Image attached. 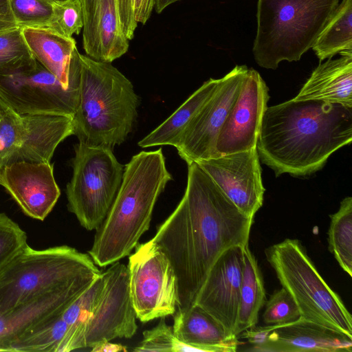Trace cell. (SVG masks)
<instances>
[{
    "instance_id": "6da1fadb",
    "label": "cell",
    "mask_w": 352,
    "mask_h": 352,
    "mask_svg": "<svg viewBox=\"0 0 352 352\" xmlns=\"http://www.w3.org/2000/svg\"><path fill=\"white\" fill-rule=\"evenodd\" d=\"M253 222L197 162L188 164L185 193L152 239L175 270L178 309L195 304L209 271L225 250L248 244Z\"/></svg>"
},
{
    "instance_id": "ac0fdd59",
    "label": "cell",
    "mask_w": 352,
    "mask_h": 352,
    "mask_svg": "<svg viewBox=\"0 0 352 352\" xmlns=\"http://www.w3.org/2000/svg\"><path fill=\"white\" fill-rule=\"evenodd\" d=\"M0 185L26 215L40 221L50 213L60 195L50 162L8 164L0 170Z\"/></svg>"
},
{
    "instance_id": "7c38bea8",
    "label": "cell",
    "mask_w": 352,
    "mask_h": 352,
    "mask_svg": "<svg viewBox=\"0 0 352 352\" xmlns=\"http://www.w3.org/2000/svg\"><path fill=\"white\" fill-rule=\"evenodd\" d=\"M248 69L245 65H236L219 78L212 95L184 129L175 148L187 164L218 157V135L238 96Z\"/></svg>"
},
{
    "instance_id": "603a6c76",
    "label": "cell",
    "mask_w": 352,
    "mask_h": 352,
    "mask_svg": "<svg viewBox=\"0 0 352 352\" xmlns=\"http://www.w3.org/2000/svg\"><path fill=\"white\" fill-rule=\"evenodd\" d=\"M22 32L32 56L65 86H69L70 59L76 47L75 39L47 28H23Z\"/></svg>"
},
{
    "instance_id": "83f0119b",
    "label": "cell",
    "mask_w": 352,
    "mask_h": 352,
    "mask_svg": "<svg viewBox=\"0 0 352 352\" xmlns=\"http://www.w3.org/2000/svg\"><path fill=\"white\" fill-rule=\"evenodd\" d=\"M330 218L329 250L341 268L352 276V197L343 199Z\"/></svg>"
},
{
    "instance_id": "44dd1931",
    "label": "cell",
    "mask_w": 352,
    "mask_h": 352,
    "mask_svg": "<svg viewBox=\"0 0 352 352\" xmlns=\"http://www.w3.org/2000/svg\"><path fill=\"white\" fill-rule=\"evenodd\" d=\"M175 314L173 329L182 342L194 347L197 351L237 350V336L197 305L178 309Z\"/></svg>"
},
{
    "instance_id": "ba28073f",
    "label": "cell",
    "mask_w": 352,
    "mask_h": 352,
    "mask_svg": "<svg viewBox=\"0 0 352 352\" xmlns=\"http://www.w3.org/2000/svg\"><path fill=\"white\" fill-rule=\"evenodd\" d=\"M73 174L67 184L68 210L87 230H97L106 218L120 187L124 166L108 146H74Z\"/></svg>"
},
{
    "instance_id": "d6986e66",
    "label": "cell",
    "mask_w": 352,
    "mask_h": 352,
    "mask_svg": "<svg viewBox=\"0 0 352 352\" xmlns=\"http://www.w3.org/2000/svg\"><path fill=\"white\" fill-rule=\"evenodd\" d=\"M83 18L82 46L89 57L112 63L126 53L129 41L120 25L117 0H79Z\"/></svg>"
},
{
    "instance_id": "52a82bcc",
    "label": "cell",
    "mask_w": 352,
    "mask_h": 352,
    "mask_svg": "<svg viewBox=\"0 0 352 352\" xmlns=\"http://www.w3.org/2000/svg\"><path fill=\"white\" fill-rule=\"evenodd\" d=\"M266 259L292 296L302 318L352 338V317L322 278L300 241L287 239L265 250Z\"/></svg>"
},
{
    "instance_id": "f546056e",
    "label": "cell",
    "mask_w": 352,
    "mask_h": 352,
    "mask_svg": "<svg viewBox=\"0 0 352 352\" xmlns=\"http://www.w3.org/2000/svg\"><path fill=\"white\" fill-rule=\"evenodd\" d=\"M17 26L47 28L54 4L58 0H9Z\"/></svg>"
},
{
    "instance_id": "8fae6325",
    "label": "cell",
    "mask_w": 352,
    "mask_h": 352,
    "mask_svg": "<svg viewBox=\"0 0 352 352\" xmlns=\"http://www.w3.org/2000/svg\"><path fill=\"white\" fill-rule=\"evenodd\" d=\"M72 135V116L20 114L8 107L0 116V170L17 162H50L58 145Z\"/></svg>"
},
{
    "instance_id": "74e56055",
    "label": "cell",
    "mask_w": 352,
    "mask_h": 352,
    "mask_svg": "<svg viewBox=\"0 0 352 352\" xmlns=\"http://www.w3.org/2000/svg\"><path fill=\"white\" fill-rule=\"evenodd\" d=\"M91 349V351L94 352H118L126 351L125 346L120 344L111 343L109 341L100 342Z\"/></svg>"
},
{
    "instance_id": "7402d4cb",
    "label": "cell",
    "mask_w": 352,
    "mask_h": 352,
    "mask_svg": "<svg viewBox=\"0 0 352 352\" xmlns=\"http://www.w3.org/2000/svg\"><path fill=\"white\" fill-rule=\"evenodd\" d=\"M328 58L312 72L294 99L321 100L352 108V52Z\"/></svg>"
},
{
    "instance_id": "9c48e42d",
    "label": "cell",
    "mask_w": 352,
    "mask_h": 352,
    "mask_svg": "<svg viewBox=\"0 0 352 352\" xmlns=\"http://www.w3.org/2000/svg\"><path fill=\"white\" fill-rule=\"evenodd\" d=\"M79 53L76 47L70 59L69 86L34 58L17 68L0 72V98L20 114L73 117L79 101Z\"/></svg>"
},
{
    "instance_id": "5bb4252c",
    "label": "cell",
    "mask_w": 352,
    "mask_h": 352,
    "mask_svg": "<svg viewBox=\"0 0 352 352\" xmlns=\"http://www.w3.org/2000/svg\"><path fill=\"white\" fill-rule=\"evenodd\" d=\"M268 91L260 74L248 68L238 96L218 135V157L256 148L270 99Z\"/></svg>"
},
{
    "instance_id": "4316f807",
    "label": "cell",
    "mask_w": 352,
    "mask_h": 352,
    "mask_svg": "<svg viewBox=\"0 0 352 352\" xmlns=\"http://www.w3.org/2000/svg\"><path fill=\"white\" fill-rule=\"evenodd\" d=\"M102 287L101 273L60 314L68 327L65 352L86 348V324Z\"/></svg>"
},
{
    "instance_id": "2e32d148",
    "label": "cell",
    "mask_w": 352,
    "mask_h": 352,
    "mask_svg": "<svg viewBox=\"0 0 352 352\" xmlns=\"http://www.w3.org/2000/svg\"><path fill=\"white\" fill-rule=\"evenodd\" d=\"M259 160L253 148L196 162L240 211L254 218L263 205L265 190Z\"/></svg>"
},
{
    "instance_id": "cb8c5ba5",
    "label": "cell",
    "mask_w": 352,
    "mask_h": 352,
    "mask_svg": "<svg viewBox=\"0 0 352 352\" xmlns=\"http://www.w3.org/2000/svg\"><path fill=\"white\" fill-rule=\"evenodd\" d=\"M219 79L210 78L197 89L164 122L138 142L141 148L170 145L175 147L184 129L212 95Z\"/></svg>"
},
{
    "instance_id": "3957f363",
    "label": "cell",
    "mask_w": 352,
    "mask_h": 352,
    "mask_svg": "<svg viewBox=\"0 0 352 352\" xmlns=\"http://www.w3.org/2000/svg\"><path fill=\"white\" fill-rule=\"evenodd\" d=\"M162 149L141 151L124 166L122 181L114 201L96 230L89 254L100 267L129 256L146 232L154 206L172 180Z\"/></svg>"
},
{
    "instance_id": "5b68a950",
    "label": "cell",
    "mask_w": 352,
    "mask_h": 352,
    "mask_svg": "<svg viewBox=\"0 0 352 352\" xmlns=\"http://www.w3.org/2000/svg\"><path fill=\"white\" fill-rule=\"evenodd\" d=\"M101 271L89 254L67 245L37 250L29 245L0 271V316L77 284Z\"/></svg>"
},
{
    "instance_id": "d4e9b609",
    "label": "cell",
    "mask_w": 352,
    "mask_h": 352,
    "mask_svg": "<svg viewBox=\"0 0 352 352\" xmlns=\"http://www.w3.org/2000/svg\"><path fill=\"white\" fill-rule=\"evenodd\" d=\"M243 261L239 311L234 331L236 336L256 326L258 313L266 300L262 274L248 244L244 247Z\"/></svg>"
},
{
    "instance_id": "e575fe53",
    "label": "cell",
    "mask_w": 352,
    "mask_h": 352,
    "mask_svg": "<svg viewBox=\"0 0 352 352\" xmlns=\"http://www.w3.org/2000/svg\"><path fill=\"white\" fill-rule=\"evenodd\" d=\"M117 5L122 30L130 41L138 26L134 14V0H117Z\"/></svg>"
},
{
    "instance_id": "1f68e13d",
    "label": "cell",
    "mask_w": 352,
    "mask_h": 352,
    "mask_svg": "<svg viewBox=\"0 0 352 352\" xmlns=\"http://www.w3.org/2000/svg\"><path fill=\"white\" fill-rule=\"evenodd\" d=\"M47 28L67 37L78 35L83 28L82 8L79 0H58L53 6Z\"/></svg>"
},
{
    "instance_id": "484cf974",
    "label": "cell",
    "mask_w": 352,
    "mask_h": 352,
    "mask_svg": "<svg viewBox=\"0 0 352 352\" xmlns=\"http://www.w3.org/2000/svg\"><path fill=\"white\" fill-rule=\"evenodd\" d=\"M311 48L320 62L352 52V0L338 5Z\"/></svg>"
},
{
    "instance_id": "d590c367",
    "label": "cell",
    "mask_w": 352,
    "mask_h": 352,
    "mask_svg": "<svg viewBox=\"0 0 352 352\" xmlns=\"http://www.w3.org/2000/svg\"><path fill=\"white\" fill-rule=\"evenodd\" d=\"M9 0H0V34L17 28Z\"/></svg>"
},
{
    "instance_id": "ab89813d",
    "label": "cell",
    "mask_w": 352,
    "mask_h": 352,
    "mask_svg": "<svg viewBox=\"0 0 352 352\" xmlns=\"http://www.w3.org/2000/svg\"><path fill=\"white\" fill-rule=\"evenodd\" d=\"M8 108V107L5 104V103L0 98V116L3 113V112Z\"/></svg>"
},
{
    "instance_id": "4fadbf2b",
    "label": "cell",
    "mask_w": 352,
    "mask_h": 352,
    "mask_svg": "<svg viewBox=\"0 0 352 352\" xmlns=\"http://www.w3.org/2000/svg\"><path fill=\"white\" fill-rule=\"evenodd\" d=\"M102 275L103 287L86 324V348L117 338H130L138 329L127 266L117 261Z\"/></svg>"
},
{
    "instance_id": "30bf717a",
    "label": "cell",
    "mask_w": 352,
    "mask_h": 352,
    "mask_svg": "<svg viewBox=\"0 0 352 352\" xmlns=\"http://www.w3.org/2000/svg\"><path fill=\"white\" fill-rule=\"evenodd\" d=\"M127 265L129 289L136 318L142 322L173 315L178 305L175 270L153 240L138 243Z\"/></svg>"
},
{
    "instance_id": "277c9868",
    "label": "cell",
    "mask_w": 352,
    "mask_h": 352,
    "mask_svg": "<svg viewBox=\"0 0 352 352\" xmlns=\"http://www.w3.org/2000/svg\"><path fill=\"white\" fill-rule=\"evenodd\" d=\"M79 101L73 135L89 146L113 148L132 131L140 104L131 82L111 63L79 53Z\"/></svg>"
},
{
    "instance_id": "f35d334b",
    "label": "cell",
    "mask_w": 352,
    "mask_h": 352,
    "mask_svg": "<svg viewBox=\"0 0 352 352\" xmlns=\"http://www.w3.org/2000/svg\"><path fill=\"white\" fill-rule=\"evenodd\" d=\"M181 0H154V10L157 14L162 12L168 6Z\"/></svg>"
},
{
    "instance_id": "8d00e7d4",
    "label": "cell",
    "mask_w": 352,
    "mask_h": 352,
    "mask_svg": "<svg viewBox=\"0 0 352 352\" xmlns=\"http://www.w3.org/2000/svg\"><path fill=\"white\" fill-rule=\"evenodd\" d=\"M154 9V0H134V14L137 23L146 24Z\"/></svg>"
},
{
    "instance_id": "8992f818",
    "label": "cell",
    "mask_w": 352,
    "mask_h": 352,
    "mask_svg": "<svg viewBox=\"0 0 352 352\" xmlns=\"http://www.w3.org/2000/svg\"><path fill=\"white\" fill-rule=\"evenodd\" d=\"M339 0H258L252 52L261 67L298 61L331 18Z\"/></svg>"
},
{
    "instance_id": "4dcf8cb0",
    "label": "cell",
    "mask_w": 352,
    "mask_h": 352,
    "mask_svg": "<svg viewBox=\"0 0 352 352\" xmlns=\"http://www.w3.org/2000/svg\"><path fill=\"white\" fill-rule=\"evenodd\" d=\"M34 58L17 27L0 34V72L21 67Z\"/></svg>"
},
{
    "instance_id": "f1b7e54d",
    "label": "cell",
    "mask_w": 352,
    "mask_h": 352,
    "mask_svg": "<svg viewBox=\"0 0 352 352\" xmlns=\"http://www.w3.org/2000/svg\"><path fill=\"white\" fill-rule=\"evenodd\" d=\"M137 352H186L197 351L196 349L182 342L175 335L173 327L161 318L157 326L143 332V338L133 349Z\"/></svg>"
},
{
    "instance_id": "ffe728a7",
    "label": "cell",
    "mask_w": 352,
    "mask_h": 352,
    "mask_svg": "<svg viewBox=\"0 0 352 352\" xmlns=\"http://www.w3.org/2000/svg\"><path fill=\"white\" fill-rule=\"evenodd\" d=\"M93 281L45 296L1 315L0 351H8L11 345L28 331L43 320L61 314Z\"/></svg>"
},
{
    "instance_id": "d6a6232c",
    "label": "cell",
    "mask_w": 352,
    "mask_h": 352,
    "mask_svg": "<svg viewBox=\"0 0 352 352\" xmlns=\"http://www.w3.org/2000/svg\"><path fill=\"white\" fill-rule=\"evenodd\" d=\"M301 316L291 294L283 287L276 291L266 302L263 314L265 325L276 326L298 320Z\"/></svg>"
},
{
    "instance_id": "e0dca14e",
    "label": "cell",
    "mask_w": 352,
    "mask_h": 352,
    "mask_svg": "<svg viewBox=\"0 0 352 352\" xmlns=\"http://www.w3.org/2000/svg\"><path fill=\"white\" fill-rule=\"evenodd\" d=\"M245 246L231 247L219 256L195 301L233 334L239 311Z\"/></svg>"
},
{
    "instance_id": "7a4b0ae2",
    "label": "cell",
    "mask_w": 352,
    "mask_h": 352,
    "mask_svg": "<svg viewBox=\"0 0 352 352\" xmlns=\"http://www.w3.org/2000/svg\"><path fill=\"white\" fill-rule=\"evenodd\" d=\"M351 140V107L293 98L267 107L256 148L276 176L303 177L320 170Z\"/></svg>"
},
{
    "instance_id": "9a60e30c",
    "label": "cell",
    "mask_w": 352,
    "mask_h": 352,
    "mask_svg": "<svg viewBox=\"0 0 352 352\" xmlns=\"http://www.w3.org/2000/svg\"><path fill=\"white\" fill-rule=\"evenodd\" d=\"M241 338L256 351H352L351 338L302 317L281 325L255 326L242 332Z\"/></svg>"
},
{
    "instance_id": "836d02e7",
    "label": "cell",
    "mask_w": 352,
    "mask_h": 352,
    "mask_svg": "<svg viewBox=\"0 0 352 352\" xmlns=\"http://www.w3.org/2000/svg\"><path fill=\"white\" fill-rule=\"evenodd\" d=\"M26 233L4 213H0V271L28 245Z\"/></svg>"
}]
</instances>
